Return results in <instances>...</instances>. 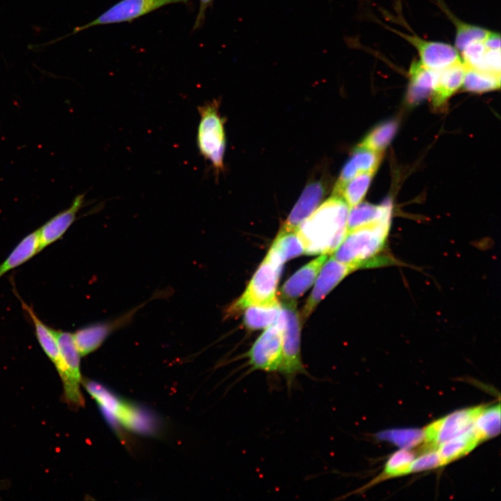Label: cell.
<instances>
[{"label": "cell", "instance_id": "1", "mask_svg": "<svg viewBox=\"0 0 501 501\" xmlns=\"http://www.w3.org/2000/svg\"><path fill=\"white\" fill-rule=\"evenodd\" d=\"M349 210L343 199L332 196L306 218L296 230L304 254L333 253L348 232Z\"/></svg>", "mask_w": 501, "mask_h": 501}, {"label": "cell", "instance_id": "2", "mask_svg": "<svg viewBox=\"0 0 501 501\" xmlns=\"http://www.w3.org/2000/svg\"><path fill=\"white\" fill-rule=\"evenodd\" d=\"M391 216L349 230L333 257L353 271L388 262L378 257L383 249L390 227Z\"/></svg>", "mask_w": 501, "mask_h": 501}, {"label": "cell", "instance_id": "3", "mask_svg": "<svg viewBox=\"0 0 501 501\" xmlns=\"http://www.w3.org/2000/svg\"><path fill=\"white\" fill-rule=\"evenodd\" d=\"M279 318L283 354L278 372L283 376L289 389L298 375H308L301 359V321L294 301H285L281 303Z\"/></svg>", "mask_w": 501, "mask_h": 501}, {"label": "cell", "instance_id": "4", "mask_svg": "<svg viewBox=\"0 0 501 501\" xmlns=\"http://www.w3.org/2000/svg\"><path fill=\"white\" fill-rule=\"evenodd\" d=\"M219 102L213 100L198 107L200 122L197 145L200 154L209 161L218 175L223 170L225 150L224 120L219 112Z\"/></svg>", "mask_w": 501, "mask_h": 501}, {"label": "cell", "instance_id": "5", "mask_svg": "<svg viewBox=\"0 0 501 501\" xmlns=\"http://www.w3.org/2000/svg\"><path fill=\"white\" fill-rule=\"evenodd\" d=\"M283 264L269 250L241 296L227 309L232 315L249 306L276 301V291Z\"/></svg>", "mask_w": 501, "mask_h": 501}, {"label": "cell", "instance_id": "6", "mask_svg": "<svg viewBox=\"0 0 501 501\" xmlns=\"http://www.w3.org/2000/svg\"><path fill=\"white\" fill-rule=\"evenodd\" d=\"M189 1L191 0H120L90 22L76 26L68 34L44 43L32 45V49L35 51H40L49 45L93 26L131 22L167 5L186 3Z\"/></svg>", "mask_w": 501, "mask_h": 501}, {"label": "cell", "instance_id": "7", "mask_svg": "<svg viewBox=\"0 0 501 501\" xmlns=\"http://www.w3.org/2000/svg\"><path fill=\"white\" fill-rule=\"evenodd\" d=\"M62 365L58 372L63 387V398L68 406L72 409L84 407L85 401L80 385L82 378L80 370V354L75 345L72 333L63 331H56Z\"/></svg>", "mask_w": 501, "mask_h": 501}, {"label": "cell", "instance_id": "8", "mask_svg": "<svg viewBox=\"0 0 501 501\" xmlns=\"http://www.w3.org/2000/svg\"><path fill=\"white\" fill-rule=\"evenodd\" d=\"M281 324L277 320L255 341L246 356L250 370L278 371L282 361Z\"/></svg>", "mask_w": 501, "mask_h": 501}, {"label": "cell", "instance_id": "9", "mask_svg": "<svg viewBox=\"0 0 501 501\" xmlns=\"http://www.w3.org/2000/svg\"><path fill=\"white\" fill-rule=\"evenodd\" d=\"M483 408L476 406L455 411L428 425L423 430L427 446L437 449L443 443L472 429Z\"/></svg>", "mask_w": 501, "mask_h": 501}, {"label": "cell", "instance_id": "10", "mask_svg": "<svg viewBox=\"0 0 501 501\" xmlns=\"http://www.w3.org/2000/svg\"><path fill=\"white\" fill-rule=\"evenodd\" d=\"M104 415L113 425H121L138 434L152 435L160 429V423L154 414L120 397L113 410Z\"/></svg>", "mask_w": 501, "mask_h": 501}, {"label": "cell", "instance_id": "11", "mask_svg": "<svg viewBox=\"0 0 501 501\" xmlns=\"http://www.w3.org/2000/svg\"><path fill=\"white\" fill-rule=\"evenodd\" d=\"M140 308L136 307L111 321L89 324L72 333L80 356H85L97 349L113 332L127 325Z\"/></svg>", "mask_w": 501, "mask_h": 501}, {"label": "cell", "instance_id": "12", "mask_svg": "<svg viewBox=\"0 0 501 501\" xmlns=\"http://www.w3.org/2000/svg\"><path fill=\"white\" fill-rule=\"evenodd\" d=\"M417 49L420 61L427 67L434 70L443 69L461 58L456 49L447 43L424 40L416 35H408L393 30Z\"/></svg>", "mask_w": 501, "mask_h": 501}, {"label": "cell", "instance_id": "13", "mask_svg": "<svg viewBox=\"0 0 501 501\" xmlns=\"http://www.w3.org/2000/svg\"><path fill=\"white\" fill-rule=\"evenodd\" d=\"M315 287L302 310V318H308L319 302L347 275L353 271L349 266L331 257L323 265Z\"/></svg>", "mask_w": 501, "mask_h": 501}, {"label": "cell", "instance_id": "14", "mask_svg": "<svg viewBox=\"0 0 501 501\" xmlns=\"http://www.w3.org/2000/svg\"><path fill=\"white\" fill-rule=\"evenodd\" d=\"M326 193L321 181L308 184L302 192L280 231H296L301 223L317 208Z\"/></svg>", "mask_w": 501, "mask_h": 501}, {"label": "cell", "instance_id": "15", "mask_svg": "<svg viewBox=\"0 0 501 501\" xmlns=\"http://www.w3.org/2000/svg\"><path fill=\"white\" fill-rule=\"evenodd\" d=\"M84 197V194L77 196L68 208L53 216L38 229L40 250L61 239L66 232L83 207Z\"/></svg>", "mask_w": 501, "mask_h": 501}, {"label": "cell", "instance_id": "16", "mask_svg": "<svg viewBox=\"0 0 501 501\" xmlns=\"http://www.w3.org/2000/svg\"><path fill=\"white\" fill-rule=\"evenodd\" d=\"M466 66L461 60L438 71L431 97L434 107L444 105L463 84Z\"/></svg>", "mask_w": 501, "mask_h": 501}, {"label": "cell", "instance_id": "17", "mask_svg": "<svg viewBox=\"0 0 501 501\" xmlns=\"http://www.w3.org/2000/svg\"><path fill=\"white\" fill-rule=\"evenodd\" d=\"M326 260L327 255H320L293 274L281 288L285 301H294L302 296L314 283Z\"/></svg>", "mask_w": 501, "mask_h": 501}, {"label": "cell", "instance_id": "18", "mask_svg": "<svg viewBox=\"0 0 501 501\" xmlns=\"http://www.w3.org/2000/svg\"><path fill=\"white\" fill-rule=\"evenodd\" d=\"M438 71L427 67L420 60L412 62L408 71L410 81L406 95L410 104H416L431 95Z\"/></svg>", "mask_w": 501, "mask_h": 501}, {"label": "cell", "instance_id": "19", "mask_svg": "<svg viewBox=\"0 0 501 501\" xmlns=\"http://www.w3.org/2000/svg\"><path fill=\"white\" fill-rule=\"evenodd\" d=\"M383 154L359 145L343 167L335 186H340L356 175L365 172H376Z\"/></svg>", "mask_w": 501, "mask_h": 501}, {"label": "cell", "instance_id": "20", "mask_svg": "<svg viewBox=\"0 0 501 501\" xmlns=\"http://www.w3.org/2000/svg\"><path fill=\"white\" fill-rule=\"evenodd\" d=\"M349 210L347 230H351L391 216L392 205L387 200L381 205L369 202L358 203Z\"/></svg>", "mask_w": 501, "mask_h": 501}, {"label": "cell", "instance_id": "21", "mask_svg": "<svg viewBox=\"0 0 501 501\" xmlns=\"http://www.w3.org/2000/svg\"><path fill=\"white\" fill-rule=\"evenodd\" d=\"M21 302L22 308L29 315L33 323L35 335L40 347L58 372L61 369L62 361L58 342L54 329L45 325L30 306L22 300Z\"/></svg>", "mask_w": 501, "mask_h": 501}, {"label": "cell", "instance_id": "22", "mask_svg": "<svg viewBox=\"0 0 501 501\" xmlns=\"http://www.w3.org/2000/svg\"><path fill=\"white\" fill-rule=\"evenodd\" d=\"M40 251V237L38 229L23 238L0 264V278L10 270L30 260Z\"/></svg>", "mask_w": 501, "mask_h": 501}, {"label": "cell", "instance_id": "23", "mask_svg": "<svg viewBox=\"0 0 501 501\" xmlns=\"http://www.w3.org/2000/svg\"><path fill=\"white\" fill-rule=\"evenodd\" d=\"M479 441L472 427L464 434L443 443L437 448L442 466L465 456L472 451Z\"/></svg>", "mask_w": 501, "mask_h": 501}, {"label": "cell", "instance_id": "24", "mask_svg": "<svg viewBox=\"0 0 501 501\" xmlns=\"http://www.w3.org/2000/svg\"><path fill=\"white\" fill-rule=\"evenodd\" d=\"M374 173H361L342 185L334 186L333 196L343 199L349 207L360 203L368 190Z\"/></svg>", "mask_w": 501, "mask_h": 501}, {"label": "cell", "instance_id": "25", "mask_svg": "<svg viewBox=\"0 0 501 501\" xmlns=\"http://www.w3.org/2000/svg\"><path fill=\"white\" fill-rule=\"evenodd\" d=\"M246 309L244 323L250 330L267 328L278 318L281 311V304L278 299L273 303L249 306Z\"/></svg>", "mask_w": 501, "mask_h": 501}, {"label": "cell", "instance_id": "26", "mask_svg": "<svg viewBox=\"0 0 501 501\" xmlns=\"http://www.w3.org/2000/svg\"><path fill=\"white\" fill-rule=\"evenodd\" d=\"M269 251L284 264L290 259L304 254V248L296 231H279Z\"/></svg>", "mask_w": 501, "mask_h": 501}, {"label": "cell", "instance_id": "27", "mask_svg": "<svg viewBox=\"0 0 501 501\" xmlns=\"http://www.w3.org/2000/svg\"><path fill=\"white\" fill-rule=\"evenodd\" d=\"M462 86L464 90L473 93H484L499 89L500 75L490 74L466 66Z\"/></svg>", "mask_w": 501, "mask_h": 501}, {"label": "cell", "instance_id": "28", "mask_svg": "<svg viewBox=\"0 0 501 501\" xmlns=\"http://www.w3.org/2000/svg\"><path fill=\"white\" fill-rule=\"evenodd\" d=\"M473 428L480 441L498 435L500 432V404L483 408L475 420Z\"/></svg>", "mask_w": 501, "mask_h": 501}, {"label": "cell", "instance_id": "29", "mask_svg": "<svg viewBox=\"0 0 501 501\" xmlns=\"http://www.w3.org/2000/svg\"><path fill=\"white\" fill-rule=\"evenodd\" d=\"M414 459L415 454L408 449H401L395 452L386 461L383 471L369 484L372 485L385 479L408 474Z\"/></svg>", "mask_w": 501, "mask_h": 501}, {"label": "cell", "instance_id": "30", "mask_svg": "<svg viewBox=\"0 0 501 501\" xmlns=\"http://www.w3.org/2000/svg\"><path fill=\"white\" fill-rule=\"evenodd\" d=\"M397 129V122L395 120L383 122L373 129L359 145L382 153L394 137Z\"/></svg>", "mask_w": 501, "mask_h": 501}, {"label": "cell", "instance_id": "31", "mask_svg": "<svg viewBox=\"0 0 501 501\" xmlns=\"http://www.w3.org/2000/svg\"><path fill=\"white\" fill-rule=\"evenodd\" d=\"M456 26L455 48L461 51L468 45L483 42L490 31L475 25L463 22L449 13Z\"/></svg>", "mask_w": 501, "mask_h": 501}, {"label": "cell", "instance_id": "32", "mask_svg": "<svg viewBox=\"0 0 501 501\" xmlns=\"http://www.w3.org/2000/svg\"><path fill=\"white\" fill-rule=\"evenodd\" d=\"M378 438L388 440L401 449H409L424 440V431L416 429H392L380 433Z\"/></svg>", "mask_w": 501, "mask_h": 501}, {"label": "cell", "instance_id": "33", "mask_svg": "<svg viewBox=\"0 0 501 501\" xmlns=\"http://www.w3.org/2000/svg\"><path fill=\"white\" fill-rule=\"evenodd\" d=\"M439 466H442L440 457L437 452L431 451L415 458L411 465L409 473L431 470Z\"/></svg>", "mask_w": 501, "mask_h": 501}, {"label": "cell", "instance_id": "34", "mask_svg": "<svg viewBox=\"0 0 501 501\" xmlns=\"http://www.w3.org/2000/svg\"><path fill=\"white\" fill-rule=\"evenodd\" d=\"M214 0H199V10L195 21L194 29L199 28L204 22L207 8L212 4Z\"/></svg>", "mask_w": 501, "mask_h": 501}, {"label": "cell", "instance_id": "35", "mask_svg": "<svg viewBox=\"0 0 501 501\" xmlns=\"http://www.w3.org/2000/svg\"><path fill=\"white\" fill-rule=\"evenodd\" d=\"M483 42L487 49L500 50V35L498 33L490 31Z\"/></svg>", "mask_w": 501, "mask_h": 501}]
</instances>
